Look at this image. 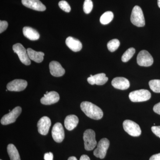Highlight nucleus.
<instances>
[{"label":"nucleus","mask_w":160,"mask_h":160,"mask_svg":"<svg viewBox=\"0 0 160 160\" xmlns=\"http://www.w3.org/2000/svg\"><path fill=\"white\" fill-rule=\"evenodd\" d=\"M81 109L85 114L90 118L100 120L103 116L102 110L96 105L89 102H83L81 103Z\"/></svg>","instance_id":"obj_1"},{"label":"nucleus","mask_w":160,"mask_h":160,"mask_svg":"<svg viewBox=\"0 0 160 160\" xmlns=\"http://www.w3.org/2000/svg\"><path fill=\"white\" fill-rule=\"evenodd\" d=\"M131 22L134 26L138 27L145 26V19L141 7L136 6L133 7L132 11Z\"/></svg>","instance_id":"obj_2"},{"label":"nucleus","mask_w":160,"mask_h":160,"mask_svg":"<svg viewBox=\"0 0 160 160\" xmlns=\"http://www.w3.org/2000/svg\"><path fill=\"white\" fill-rule=\"evenodd\" d=\"M85 149L87 151L93 150L97 145L95 139V132L91 129L86 130L83 134Z\"/></svg>","instance_id":"obj_3"},{"label":"nucleus","mask_w":160,"mask_h":160,"mask_svg":"<svg viewBox=\"0 0 160 160\" xmlns=\"http://www.w3.org/2000/svg\"><path fill=\"white\" fill-rule=\"evenodd\" d=\"M151 94L149 90L140 89L131 92L129 94L130 101L134 102H145L151 98Z\"/></svg>","instance_id":"obj_4"},{"label":"nucleus","mask_w":160,"mask_h":160,"mask_svg":"<svg viewBox=\"0 0 160 160\" xmlns=\"http://www.w3.org/2000/svg\"><path fill=\"white\" fill-rule=\"evenodd\" d=\"M124 130L129 135L138 137L142 133L141 128L138 125L131 120H126L123 123Z\"/></svg>","instance_id":"obj_5"},{"label":"nucleus","mask_w":160,"mask_h":160,"mask_svg":"<svg viewBox=\"0 0 160 160\" xmlns=\"http://www.w3.org/2000/svg\"><path fill=\"white\" fill-rule=\"evenodd\" d=\"M12 49L15 53L17 54L20 61L23 64L26 66H29L31 64V61L27 52L22 44L20 43L15 44L12 46Z\"/></svg>","instance_id":"obj_6"},{"label":"nucleus","mask_w":160,"mask_h":160,"mask_svg":"<svg viewBox=\"0 0 160 160\" xmlns=\"http://www.w3.org/2000/svg\"><path fill=\"white\" fill-rule=\"evenodd\" d=\"M109 141L106 138L102 139L98 143L97 148L93 151L96 157L103 159L106 157L107 150L109 146Z\"/></svg>","instance_id":"obj_7"},{"label":"nucleus","mask_w":160,"mask_h":160,"mask_svg":"<svg viewBox=\"0 0 160 160\" xmlns=\"http://www.w3.org/2000/svg\"><path fill=\"white\" fill-rule=\"evenodd\" d=\"M22 109L20 106L14 108L8 114L2 118L1 123L3 125H7L14 122L22 112Z\"/></svg>","instance_id":"obj_8"},{"label":"nucleus","mask_w":160,"mask_h":160,"mask_svg":"<svg viewBox=\"0 0 160 160\" xmlns=\"http://www.w3.org/2000/svg\"><path fill=\"white\" fill-rule=\"evenodd\" d=\"M137 62L139 66L149 67L153 64V59L148 51L143 50L140 51L138 55Z\"/></svg>","instance_id":"obj_9"},{"label":"nucleus","mask_w":160,"mask_h":160,"mask_svg":"<svg viewBox=\"0 0 160 160\" xmlns=\"http://www.w3.org/2000/svg\"><path fill=\"white\" fill-rule=\"evenodd\" d=\"M52 135L56 142L61 143L65 138V131L61 123H56L52 130Z\"/></svg>","instance_id":"obj_10"},{"label":"nucleus","mask_w":160,"mask_h":160,"mask_svg":"<svg viewBox=\"0 0 160 160\" xmlns=\"http://www.w3.org/2000/svg\"><path fill=\"white\" fill-rule=\"evenodd\" d=\"M27 85L28 83L26 80L15 79L7 84V89L10 91H22L26 89Z\"/></svg>","instance_id":"obj_11"},{"label":"nucleus","mask_w":160,"mask_h":160,"mask_svg":"<svg viewBox=\"0 0 160 160\" xmlns=\"http://www.w3.org/2000/svg\"><path fill=\"white\" fill-rule=\"evenodd\" d=\"M51 125V120L47 117H43L38 122V131L42 135H46L49 132Z\"/></svg>","instance_id":"obj_12"},{"label":"nucleus","mask_w":160,"mask_h":160,"mask_svg":"<svg viewBox=\"0 0 160 160\" xmlns=\"http://www.w3.org/2000/svg\"><path fill=\"white\" fill-rule=\"evenodd\" d=\"M22 4L24 6L38 11H44L46 7L39 0H22Z\"/></svg>","instance_id":"obj_13"},{"label":"nucleus","mask_w":160,"mask_h":160,"mask_svg":"<svg viewBox=\"0 0 160 160\" xmlns=\"http://www.w3.org/2000/svg\"><path fill=\"white\" fill-rule=\"evenodd\" d=\"M60 99L59 95L55 91L49 92L44 94L41 99V102L43 105H50L58 102Z\"/></svg>","instance_id":"obj_14"},{"label":"nucleus","mask_w":160,"mask_h":160,"mask_svg":"<svg viewBox=\"0 0 160 160\" xmlns=\"http://www.w3.org/2000/svg\"><path fill=\"white\" fill-rule=\"evenodd\" d=\"M108 80V78L104 73H98L95 75H90V77L87 78V81L90 85L96 84L99 86H102L106 84Z\"/></svg>","instance_id":"obj_15"},{"label":"nucleus","mask_w":160,"mask_h":160,"mask_svg":"<svg viewBox=\"0 0 160 160\" xmlns=\"http://www.w3.org/2000/svg\"><path fill=\"white\" fill-rule=\"evenodd\" d=\"M49 70L52 75L56 77L62 76L65 73V70L61 64L56 61H52L49 65Z\"/></svg>","instance_id":"obj_16"},{"label":"nucleus","mask_w":160,"mask_h":160,"mask_svg":"<svg viewBox=\"0 0 160 160\" xmlns=\"http://www.w3.org/2000/svg\"><path fill=\"white\" fill-rule=\"evenodd\" d=\"M112 85L116 89L121 90H126L130 86L129 80L123 77L114 78L112 81Z\"/></svg>","instance_id":"obj_17"},{"label":"nucleus","mask_w":160,"mask_h":160,"mask_svg":"<svg viewBox=\"0 0 160 160\" xmlns=\"http://www.w3.org/2000/svg\"><path fill=\"white\" fill-rule=\"evenodd\" d=\"M66 43L69 49L75 52L80 51L82 48V45L79 40L72 37L67 38Z\"/></svg>","instance_id":"obj_18"},{"label":"nucleus","mask_w":160,"mask_h":160,"mask_svg":"<svg viewBox=\"0 0 160 160\" xmlns=\"http://www.w3.org/2000/svg\"><path fill=\"white\" fill-rule=\"evenodd\" d=\"M79 122L78 118L75 115H69L66 118L64 122L65 126L67 130L71 131L78 126Z\"/></svg>","instance_id":"obj_19"},{"label":"nucleus","mask_w":160,"mask_h":160,"mask_svg":"<svg viewBox=\"0 0 160 160\" xmlns=\"http://www.w3.org/2000/svg\"><path fill=\"white\" fill-rule=\"evenodd\" d=\"M23 33L26 38L32 41H36L40 38L39 33L36 30L28 26L23 28Z\"/></svg>","instance_id":"obj_20"},{"label":"nucleus","mask_w":160,"mask_h":160,"mask_svg":"<svg viewBox=\"0 0 160 160\" xmlns=\"http://www.w3.org/2000/svg\"><path fill=\"white\" fill-rule=\"evenodd\" d=\"M27 52L29 59L34 61L36 62H42L44 59L45 54L42 52L35 51L31 48H28L27 49Z\"/></svg>","instance_id":"obj_21"},{"label":"nucleus","mask_w":160,"mask_h":160,"mask_svg":"<svg viewBox=\"0 0 160 160\" xmlns=\"http://www.w3.org/2000/svg\"><path fill=\"white\" fill-rule=\"evenodd\" d=\"M7 149L10 160H21L19 153L14 145L9 144L7 146Z\"/></svg>","instance_id":"obj_22"},{"label":"nucleus","mask_w":160,"mask_h":160,"mask_svg":"<svg viewBox=\"0 0 160 160\" xmlns=\"http://www.w3.org/2000/svg\"><path fill=\"white\" fill-rule=\"evenodd\" d=\"M113 17L114 15L112 12H106L101 16L100 19V22L102 25H107L113 20Z\"/></svg>","instance_id":"obj_23"},{"label":"nucleus","mask_w":160,"mask_h":160,"mask_svg":"<svg viewBox=\"0 0 160 160\" xmlns=\"http://www.w3.org/2000/svg\"><path fill=\"white\" fill-rule=\"evenodd\" d=\"M135 51V49L133 48H130L127 49L122 56V61L124 62H128L134 55Z\"/></svg>","instance_id":"obj_24"},{"label":"nucleus","mask_w":160,"mask_h":160,"mask_svg":"<svg viewBox=\"0 0 160 160\" xmlns=\"http://www.w3.org/2000/svg\"><path fill=\"white\" fill-rule=\"evenodd\" d=\"M149 84L150 89L153 92L160 93V80H151L149 81Z\"/></svg>","instance_id":"obj_25"},{"label":"nucleus","mask_w":160,"mask_h":160,"mask_svg":"<svg viewBox=\"0 0 160 160\" xmlns=\"http://www.w3.org/2000/svg\"><path fill=\"white\" fill-rule=\"evenodd\" d=\"M120 45L119 41L117 39H114L109 41L107 44V48L109 51L113 52L119 48Z\"/></svg>","instance_id":"obj_26"},{"label":"nucleus","mask_w":160,"mask_h":160,"mask_svg":"<svg viewBox=\"0 0 160 160\" xmlns=\"http://www.w3.org/2000/svg\"><path fill=\"white\" fill-rule=\"evenodd\" d=\"M93 3L91 0H85L83 5V10L86 14H89L92 10Z\"/></svg>","instance_id":"obj_27"},{"label":"nucleus","mask_w":160,"mask_h":160,"mask_svg":"<svg viewBox=\"0 0 160 160\" xmlns=\"http://www.w3.org/2000/svg\"><path fill=\"white\" fill-rule=\"evenodd\" d=\"M58 5L60 8L66 12H69L71 11L70 6L66 1H60L58 3Z\"/></svg>","instance_id":"obj_28"},{"label":"nucleus","mask_w":160,"mask_h":160,"mask_svg":"<svg viewBox=\"0 0 160 160\" xmlns=\"http://www.w3.org/2000/svg\"><path fill=\"white\" fill-rule=\"evenodd\" d=\"M8 23L6 21H1L0 22V33H2L7 29Z\"/></svg>","instance_id":"obj_29"},{"label":"nucleus","mask_w":160,"mask_h":160,"mask_svg":"<svg viewBox=\"0 0 160 160\" xmlns=\"http://www.w3.org/2000/svg\"><path fill=\"white\" fill-rule=\"evenodd\" d=\"M152 132L157 136L160 138V126H153L151 128Z\"/></svg>","instance_id":"obj_30"},{"label":"nucleus","mask_w":160,"mask_h":160,"mask_svg":"<svg viewBox=\"0 0 160 160\" xmlns=\"http://www.w3.org/2000/svg\"><path fill=\"white\" fill-rule=\"evenodd\" d=\"M53 158V154L51 152H47L44 155V160H52Z\"/></svg>","instance_id":"obj_31"},{"label":"nucleus","mask_w":160,"mask_h":160,"mask_svg":"<svg viewBox=\"0 0 160 160\" xmlns=\"http://www.w3.org/2000/svg\"><path fill=\"white\" fill-rule=\"evenodd\" d=\"M153 110L155 112L160 115V102L155 105L153 108Z\"/></svg>","instance_id":"obj_32"},{"label":"nucleus","mask_w":160,"mask_h":160,"mask_svg":"<svg viewBox=\"0 0 160 160\" xmlns=\"http://www.w3.org/2000/svg\"><path fill=\"white\" fill-rule=\"evenodd\" d=\"M149 160H160V153L152 156Z\"/></svg>","instance_id":"obj_33"},{"label":"nucleus","mask_w":160,"mask_h":160,"mask_svg":"<svg viewBox=\"0 0 160 160\" xmlns=\"http://www.w3.org/2000/svg\"><path fill=\"white\" fill-rule=\"evenodd\" d=\"M80 160H90V158L86 155H82L80 158Z\"/></svg>","instance_id":"obj_34"},{"label":"nucleus","mask_w":160,"mask_h":160,"mask_svg":"<svg viewBox=\"0 0 160 160\" xmlns=\"http://www.w3.org/2000/svg\"><path fill=\"white\" fill-rule=\"evenodd\" d=\"M68 160H78L77 159V158L76 157H69V158H68Z\"/></svg>","instance_id":"obj_35"},{"label":"nucleus","mask_w":160,"mask_h":160,"mask_svg":"<svg viewBox=\"0 0 160 160\" xmlns=\"http://www.w3.org/2000/svg\"><path fill=\"white\" fill-rule=\"evenodd\" d=\"M158 6L160 8V0H158Z\"/></svg>","instance_id":"obj_36"},{"label":"nucleus","mask_w":160,"mask_h":160,"mask_svg":"<svg viewBox=\"0 0 160 160\" xmlns=\"http://www.w3.org/2000/svg\"></svg>","instance_id":"obj_37"}]
</instances>
